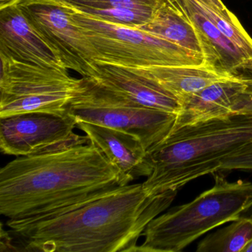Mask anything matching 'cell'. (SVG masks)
Listing matches in <instances>:
<instances>
[{
  "label": "cell",
  "instance_id": "cell-7",
  "mask_svg": "<svg viewBox=\"0 0 252 252\" xmlns=\"http://www.w3.org/2000/svg\"><path fill=\"white\" fill-rule=\"evenodd\" d=\"M67 115L77 123L101 125L134 135L147 150L169 133L176 119L175 113L141 105L90 77H85Z\"/></svg>",
  "mask_w": 252,
  "mask_h": 252
},
{
  "label": "cell",
  "instance_id": "cell-8",
  "mask_svg": "<svg viewBox=\"0 0 252 252\" xmlns=\"http://www.w3.org/2000/svg\"><path fill=\"white\" fill-rule=\"evenodd\" d=\"M17 5L68 70L94 76L95 51L64 5L57 0H23Z\"/></svg>",
  "mask_w": 252,
  "mask_h": 252
},
{
  "label": "cell",
  "instance_id": "cell-17",
  "mask_svg": "<svg viewBox=\"0 0 252 252\" xmlns=\"http://www.w3.org/2000/svg\"><path fill=\"white\" fill-rule=\"evenodd\" d=\"M252 241V216H243L225 228L206 236L197 252H243Z\"/></svg>",
  "mask_w": 252,
  "mask_h": 252
},
{
  "label": "cell",
  "instance_id": "cell-6",
  "mask_svg": "<svg viewBox=\"0 0 252 252\" xmlns=\"http://www.w3.org/2000/svg\"><path fill=\"white\" fill-rule=\"evenodd\" d=\"M0 118L26 113L64 116L85 77L76 79L68 69L42 67L0 54Z\"/></svg>",
  "mask_w": 252,
  "mask_h": 252
},
{
  "label": "cell",
  "instance_id": "cell-3",
  "mask_svg": "<svg viewBox=\"0 0 252 252\" xmlns=\"http://www.w3.org/2000/svg\"><path fill=\"white\" fill-rule=\"evenodd\" d=\"M251 141L252 114H232L172 129L147 150L153 170L143 188L150 195L178 191L221 171L225 158Z\"/></svg>",
  "mask_w": 252,
  "mask_h": 252
},
{
  "label": "cell",
  "instance_id": "cell-1",
  "mask_svg": "<svg viewBox=\"0 0 252 252\" xmlns=\"http://www.w3.org/2000/svg\"><path fill=\"white\" fill-rule=\"evenodd\" d=\"M176 190L150 195L142 184L113 187L40 216L8 220L17 252H135L147 225Z\"/></svg>",
  "mask_w": 252,
  "mask_h": 252
},
{
  "label": "cell",
  "instance_id": "cell-2",
  "mask_svg": "<svg viewBox=\"0 0 252 252\" xmlns=\"http://www.w3.org/2000/svg\"><path fill=\"white\" fill-rule=\"evenodd\" d=\"M126 185L120 171L91 142L20 156L0 170V213L8 220L40 216Z\"/></svg>",
  "mask_w": 252,
  "mask_h": 252
},
{
  "label": "cell",
  "instance_id": "cell-12",
  "mask_svg": "<svg viewBox=\"0 0 252 252\" xmlns=\"http://www.w3.org/2000/svg\"><path fill=\"white\" fill-rule=\"evenodd\" d=\"M91 143L98 147L107 160L122 173L127 185L135 179L149 177L153 167L147 149L134 135L101 125L79 122Z\"/></svg>",
  "mask_w": 252,
  "mask_h": 252
},
{
  "label": "cell",
  "instance_id": "cell-16",
  "mask_svg": "<svg viewBox=\"0 0 252 252\" xmlns=\"http://www.w3.org/2000/svg\"><path fill=\"white\" fill-rule=\"evenodd\" d=\"M158 84L180 101L209 85L229 79L206 64L129 67Z\"/></svg>",
  "mask_w": 252,
  "mask_h": 252
},
{
  "label": "cell",
  "instance_id": "cell-13",
  "mask_svg": "<svg viewBox=\"0 0 252 252\" xmlns=\"http://www.w3.org/2000/svg\"><path fill=\"white\" fill-rule=\"evenodd\" d=\"M92 79L108 89L150 108L178 113L179 100L158 84L129 67L95 63Z\"/></svg>",
  "mask_w": 252,
  "mask_h": 252
},
{
  "label": "cell",
  "instance_id": "cell-23",
  "mask_svg": "<svg viewBox=\"0 0 252 252\" xmlns=\"http://www.w3.org/2000/svg\"><path fill=\"white\" fill-rule=\"evenodd\" d=\"M23 0H0V10L17 5Z\"/></svg>",
  "mask_w": 252,
  "mask_h": 252
},
{
  "label": "cell",
  "instance_id": "cell-18",
  "mask_svg": "<svg viewBox=\"0 0 252 252\" xmlns=\"http://www.w3.org/2000/svg\"><path fill=\"white\" fill-rule=\"evenodd\" d=\"M76 8H122L153 11L160 0H61Z\"/></svg>",
  "mask_w": 252,
  "mask_h": 252
},
{
  "label": "cell",
  "instance_id": "cell-19",
  "mask_svg": "<svg viewBox=\"0 0 252 252\" xmlns=\"http://www.w3.org/2000/svg\"><path fill=\"white\" fill-rule=\"evenodd\" d=\"M228 170L252 172V141L239 147L225 158L221 171Z\"/></svg>",
  "mask_w": 252,
  "mask_h": 252
},
{
  "label": "cell",
  "instance_id": "cell-24",
  "mask_svg": "<svg viewBox=\"0 0 252 252\" xmlns=\"http://www.w3.org/2000/svg\"><path fill=\"white\" fill-rule=\"evenodd\" d=\"M243 252H252V241H251L250 243L244 248Z\"/></svg>",
  "mask_w": 252,
  "mask_h": 252
},
{
  "label": "cell",
  "instance_id": "cell-20",
  "mask_svg": "<svg viewBox=\"0 0 252 252\" xmlns=\"http://www.w3.org/2000/svg\"><path fill=\"white\" fill-rule=\"evenodd\" d=\"M232 114H252V80L246 81V86L234 100Z\"/></svg>",
  "mask_w": 252,
  "mask_h": 252
},
{
  "label": "cell",
  "instance_id": "cell-5",
  "mask_svg": "<svg viewBox=\"0 0 252 252\" xmlns=\"http://www.w3.org/2000/svg\"><path fill=\"white\" fill-rule=\"evenodd\" d=\"M95 54V63L125 67L199 65L204 59L163 38L136 28L104 21L61 0Z\"/></svg>",
  "mask_w": 252,
  "mask_h": 252
},
{
  "label": "cell",
  "instance_id": "cell-21",
  "mask_svg": "<svg viewBox=\"0 0 252 252\" xmlns=\"http://www.w3.org/2000/svg\"><path fill=\"white\" fill-rule=\"evenodd\" d=\"M197 1L209 8V9L215 11L228 21L234 23V24L240 23V20L234 15V13L229 11L224 5L222 0H197Z\"/></svg>",
  "mask_w": 252,
  "mask_h": 252
},
{
  "label": "cell",
  "instance_id": "cell-4",
  "mask_svg": "<svg viewBox=\"0 0 252 252\" xmlns=\"http://www.w3.org/2000/svg\"><path fill=\"white\" fill-rule=\"evenodd\" d=\"M215 179L213 187L192 201L150 221L135 252H181L208 231L244 216L252 207V183L229 182L221 175Z\"/></svg>",
  "mask_w": 252,
  "mask_h": 252
},
{
  "label": "cell",
  "instance_id": "cell-9",
  "mask_svg": "<svg viewBox=\"0 0 252 252\" xmlns=\"http://www.w3.org/2000/svg\"><path fill=\"white\" fill-rule=\"evenodd\" d=\"M72 116L26 113L0 118V149L3 154L20 156L41 154L88 144L86 135H77Z\"/></svg>",
  "mask_w": 252,
  "mask_h": 252
},
{
  "label": "cell",
  "instance_id": "cell-22",
  "mask_svg": "<svg viewBox=\"0 0 252 252\" xmlns=\"http://www.w3.org/2000/svg\"><path fill=\"white\" fill-rule=\"evenodd\" d=\"M17 252L14 245L12 236L9 231H4L3 228H1V252Z\"/></svg>",
  "mask_w": 252,
  "mask_h": 252
},
{
  "label": "cell",
  "instance_id": "cell-15",
  "mask_svg": "<svg viewBox=\"0 0 252 252\" xmlns=\"http://www.w3.org/2000/svg\"><path fill=\"white\" fill-rule=\"evenodd\" d=\"M138 29L206 59V48L200 33L175 0H160L150 20Z\"/></svg>",
  "mask_w": 252,
  "mask_h": 252
},
{
  "label": "cell",
  "instance_id": "cell-14",
  "mask_svg": "<svg viewBox=\"0 0 252 252\" xmlns=\"http://www.w3.org/2000/svg\"><path fill=\"white\" fill-rule=\"evenodd\" d=\"M246 82L219 81L183 98L172 129L231 116L234 100L244 89Z\"/></svg>",
  "mask_w": 252,
  "mask_h": 252
},
{
  "label": "cell",
  "instance_id": "cell-10",
  "mask_svg": "<svg viewBox=\"0 0 252 252\" xmlns=\"http://www.w3.org/2000/svg\"><path fill=\"white\" fill-rule=\"evenodd\" d=\"M200 33L206 48L205 64L229 79L252 80V60L203 13L197 0H175Z\"/></svg>",
  "mask_w": 252,
  "mask_h": 252
},
{
  "label": "cell",
  "instance_id": "cell-11",
  "mask_svg": "<svg viewBox=\"0 0 252 252\" xmlns=\"http://www.w3.org/2000/svg\"><path fill=\"white\" fill-rule=\"evenodd\" d=\"M0 54L27 64L67 69L18 5L0 10Z\"/></svg>",
  "mask_w": 252,
  "mask_h": 252
}]
</instances>
